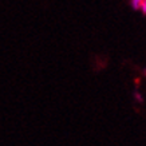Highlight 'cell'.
<instances>
[{
	"label": "cell",
	"instance_id": "1",
	"mask_svg": "<svg viewBox=\"0 0 146 146\" xmlns=\"http://www.w3.org/2000/svg\"><path fill=\"white\" fill-rule=\"evenodd\" d=\"M142 13H146V0H142V4H141V8H139Z\"/></svg>",
	"mask_w": 146,
	"mask_h": 146
},
{
	"label": "cell",
	"instance_id": "2",
	"mask_svg": "<svg viewBox=\"0 0 146 146\" xmlns=\"http://www.w3.org/2000/svg\"><path fill=\"white\" fill-rule=\"evenodd\" d=\"M134 97L137 98L138 102H142V99H143V97L141 95V93H138V91H135V93H134Z\"/></svg>",
	"mask_w": 146,
	"mask_h": 146
}]
</instances>
